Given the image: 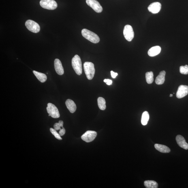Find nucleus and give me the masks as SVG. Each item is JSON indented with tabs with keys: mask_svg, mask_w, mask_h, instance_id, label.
<instances>
[{
	"mask_svg": "<svg viewBox=\"0 0 188 188\" xmlns=\"http://www.w3.org/2000/svg\"><path fill=\"white\" fill-rule=\"evenodd\" d=\"M82 34L83 36L92 43L95 44L99 42L100 38L98 36L89 30L86 29H82Z\"/></svg>",
	"mask_w": 188,
	"mask_h": 188,
	"instance_id": "1",
	"label": "nucleus"
},
{
	"mask_svg": "<svg viewBox=\"0 0 188 188\" xmlns=\"http://www.w3.org/2000/svg\"><path fill=\"white\" fill-rule=\"evenodd\" d=\"M84 69L88 79H93L95 73L94 64L91 62H86L84 64Z\"/></svg>",
	"mask_w": 188,
	"mask_h": 188,
	"instance_id": "2",
	"label": "nucleus"
},
{
	"mask_svg": "<svg viewBox=\"0 0 188 188\" xmlns=\"http://www.w3.org/2000/svg\"><path fill=\"white\" fill-rule=\"evenodd\" d=\"M72 66L73 69L76 74L78 75L82 74V63L79 56L76 55L72 59Z\"/></svg>",
	"mask_w": 188,
	"mask_h": 188,
	"instance_id": "3",
	"label": "nucleus"
},
{
	"mask_svg": "<svg viewBox=\"0 0 188 188\" xmlns=\"http://www.w3.org/2000/svg\"><path fill=\"white\" fill-rule=\"evenodd\" d=\"M40 4L43 8L54 10L57 8L58 5L54 0H41Z\"/></svg>",
	"mask_w": 188,
	"mask_h": 188,
	"instance_id": "4",
	"label": "nucleus"
},
{
	"mask_svg": "<svg viewBox=\"0 0 188 188\" xmlns=\"http://www.w3.org/2000/svg\"><path fill=\"white\" fill-rule=\"evenodd\" d=\"M46 110L47 112L49 114V116H51V117L55 118L60 117V115L58 109L55 105L52 103H48Z\"/></svg>",
	"mask_w": 188,
	"mask_h": 188,
	"instance_id": "5",
	"label": "nucleus"
},
{
	"mask_svg": "<svg viewBox=\"0 0 188 188\" xmlns=\"http://www.w3.org/2000/svg\"><path fill=\"white\" fill-rule=\"evenodd\" d=\"M25 26L27 29L32 32L37 33L40 31V27L38 24L33 20H27L26 22Z\"/></svg>",
	"mask_w": 188,
	"mask_h": 188,
	"instance_id": "6",
	"label": "nucleus"
},
{
	"mask_svg": "<svg viewBox=\"0 0 188 188\" xmlns=\"http://www.w3.org/2000/svg\"><path fill=\"white\" fill-rule=\"evenodd\" d=\"M123 35L125 39L129 42H131L132 40L134 37V33L131 26H125L123 30Z\"/></svg>",
	"mask_w": 188,
	"mask_h": 188,
	"instance_id": "7",
	"label": "nucleus"
},
{
	"mask_svg": "<svg viewBox=\"0 0 188 188\" xmlns=\"http://www.w3.org/2000/svg\"><path fill=\"white\" fill-rule=\"evenodd\" d=\"M86 3L95 12L100 13L102 12L103 7L96 0H86Z\"/></svg>",
	"mask_w": 188,
	"mask_h": 188,
	"instance_id": "8",
	"label": "nucleus"
},
{
	"mask_svg": "<svg viewBox=\"0 0 188 188\" xmlns=\"http://www.w3.org/2000/svg\"><path fill=\"white\" fill-rule=\"evenodd\" d=\"M97 136L96 132L93 131H88L81 137L82 140L87 142H92Z\"/></svg>",
	"mask_w": 188,
	"mask_h": 188,
	"instance_id": "9",
	"label": "nucleus"
},
{
	"mask_svg": "<svg viewBox=\"0 0 188 188\" xmlns=\"http://www.w3.org/2000/svg\"><path fill=\"white\" fill-rule=\"evenodd\" d=\"M188 94V86L180 85L178 87L176 93V97L178 99H181L185 97Z\"/></svg>",
	"mask_w": 188,
	"mask_h": 188,
	"instance_id": "10",
	"label": "nucleus"
},
{
	"mask_svg": "<svg viewBox=\"0 0 188 188\" xmlns=\"http://www.w3.org/2000/svg\"><path fill=\"white\" fill-rule=\"evenodd\" d=\"M161 9V4L158 2L151 4L148 7V11L153 14L158 13Z\"/></svg>",
	"mask_w": 188,
	"mask_h": 188,
	"instance_id": "11",
	"label": "nucleus"
},
{
	"mask_svg": "<svg viewBox=\"0 0 188 188\" xmlns=\"http://www.w3.org/2000/svg\"><path fill=\"white\" fill-rule=\"evenodd\" d=\"M176 140L177 142L180 147L185 150H188V144L186 142L184 137L180 135L176 136Z\"/></svg>",
	"mask_w": 188,
	"mask_h": 188,
	"instance_id": "12",
	"label": "nucleus"
},
{
	"mask_svg": "<svg viewBox=\"0 0 188 188\" xmlns=\"http://www.w3.org/2000/svg\"><path fill=\"white\" fill-rule=\"evenodd\" d=\"M54 66L56 72L58 75H62L63 74L64 71L60 60L58 59H56L54 60Z\"/></svg>",
	"mask_w": 188,
	"mask_h": 188,
	"instance_id": "13",
	"label": "nucleus"
},
{
	"mask_svg": "<svg viewBox=\"0 0 188 188\" xmlns=\"http://www.w3.org/2000/svg\"><path fill=\"white\" fill-rule=\"evenodd\" d=\"M65 103L68 109L71 113H73L76 111L77 108L74 101L71 99H68L66 101Z\"/></svg>",
	"mask_w": 188,
	"mask_h": 188,
	"instance_id": "14",
	"label": "nucleus"
},
{
	"mask_svg": "<svg viewBox=\"0 0 188 188\" xmlns=\"http://www.w3.org/2000/svg\"><path fill=\"white\" fill-rule=\"evenodd\" d=\"M161 50V47L159 46L152 47L148 50V55L151 57H153L159 54L160 53Z\"/></svg>",
	"mask_w": 188,
	"mask_h": 188,
	"instance_id": "15",
	"label": "nucleus"
},
{
	"mask_svg": "<svg viewBox=\"0 0 188 188\" xmlns=\"http://www.w3.org/2000/svg\"><path fill=\"white\" fill-rule=\"evenodd\" d=\"M166 72L164 71H162L160 72L159 74L156 78L155 82L157 85H161L164 83L165 77Z\"/></svg>",
	"mask_w": 188,
	"mask_h": 188,
	"instance_id": "16",
	"label": "nucleus"
},
{
	"mask_svg": "<svg viewBox=\"0 0 188 188\" xmlns=\"http://www.w3.org/2000/svg\"><path fill=\"white\" fill-rule=\"evenodd\" d=\"M155 149L162 153H169L170 152V150L168 147L159 144H155Z\"/></svg>",
	"mask_w": 188,
	"mask_h": 188,
	"instance_id": "17",
	"label": "nucleus"
},
{
	"mask_svg": "<svg viewBox=\"0 0 188 188\" xmlns=\"http://www.w3.org/2000/svg\"><path fill=\"white\" fill-rule=\"evenodd\" d=\"M33 72L39 81L42 83H44L46 80L47 76L46 74L35 70H33Z\"/></svg>",
	"mask_w": 188,
	"mask_h": 188,
	"instance_id": "18",
	"label": "nucleus"
},
{
	"mask_svg": "<svg viewBox=\"0 0 188 188\" xmlns=\"http://www.w3.org/2000/svg\"><path fill=\"white\" fill-rule=\"evenodd\" d=\"M144 185L146 188H157L158 187V184L154 180H146L144 182Z\"/></svg>",
	"mask_w": 188,
	"mask_h": 188,
	"instance_id": "19",
	"label": "nucleus"
},
{
	"mask_svg": "<svg viewBox=\"0 0 188 188\" xmlns=\"http://www.w3.org/2000/svg\"><path fill=\"white\" fill-rule=\"evenodd\" d=\"M149 118V114L147 112L145 111L143 113L142 119H141V123L142 125H147Z\"/></svg>",
	"mask_w": 188,
	"mask_h": 188,
	"instance_id": "20",
	"label": "nucleus"
},
{
	"mask_svg": "<svg viewBox=\"0 0 188 188\" xmlns=\"http://www.w3.org/2000/svg\"><path fill=\"white\" fill-rule=\"evenodd\" d=\"M98 104L99 108L101 110H105L106 108V101L102 97H99L98 99Z\"/></svg>",
	"mask_w": 188,
	"mask_h": 188,
	"instance_id": "21",
	"label": "nucleus"
},
{
	"mask_svg": "<svg viewBox=\"0 0 188 188\" xmlns=\"http://www.w3.org/2000/svg\"><path fill=\"white\" fill-rule=\"evenodd\" d=\"M146 82L148 84H152L154 80L153 73L152 71L147 72L145 75Z\"/></svg>",
	"mask_w": 188,
	"mask_h": 188,
	"instance_id": "22",
	"label": "nucleus"
},
{
	"mask_svg": "<svg viewBox=\"0 0 188 188\" xmlns=\"http://www.w3.org/2000/svg\"><path fill=\"white\" fill-rule=\"evenodd\" d=\"M63 121H59V123H56L54 125V129L56 131L61 130L63 127Z\"/></svg>",
	"mask_w": 188,
	"mask_h": 188,
	"instance_id": "23",
	"label": "nucleus"
},
{
	"mask_svg": "<svg viewBox=\"0 0 188 188\" xmlns=\"http://www.w3.org/2000/svg\"><path fill=\"white\" fill-rule=\"evenodd\" d=\"M180 72L182 74H188V66H181L180 67Z\"/></svg>",
	"mask_w": 188,
	"mask_h": 188,
	"instance_id": "24",
	"label": "nucleus"
},
{
	"mask_svg": "<svg viewBox=\"0 0 188 188\" xmlns=\"http://www.w3.org/2000/svg\"><path fill=\"white\" fill-rule=\"evenodd\" d=\"M50 131L54 135L56 138L59 140H62L61 135H59V133L57 132V131H56V130L51 128L50 129Z\"/></svg>",
	"mask_w": 188,
	"mask_h": 188,
	"instance_id": "25",
	"label": "nucleus"
},
{
	"mask_svg": "<svg viewBox=\"0 0 188 188\" xmlns=\"http://www.w3.org/2000/svg\"><path fill=\"white\" fill-rule=\"evenodd\" d=\"M65 133L66 130L63 127L61 130H60L59 132V134L61 136H63L65 134Z\"/></svg>",
	"mask_w": 188,
	"mask_h": 188,
	"instance_id": "26",
	"label": "nucleus"
},
{
	"mask_svg": "<svg viewBox=\"0 0 188 188\" xmlns=\"http://www.w3.org/2000/svg\"><path fill=\"white\" fill-rule=\"evenodd\" d=\"M103 81L108 85H112L113 83L112 80L110 79H105L104 80H103Z\"/></svg>",
	"mask_w": 188,
	"mask_h": 188,
	"instance_id": "27",
	"label": "nucleus"
},
{
	"mask_svg": "<svg viewBox=\"0 0 188 188\" xmlns=\"http://www.w3.org/2000/svg\"><path fill=\"white\" fill-rule=\"evenodd\" d=\"M111 75V76L112 78H116V77L118 75V74L117 73H115L113 71H110Z\"/></svg>",
	"mask_w": 188,
	"mask_h": 188,
	"instance_id": "28",
	"label": "nucleus"
},
{
	"mask_svg": "<svg viewBox=\"0 0 188 188\" xmlns=\"http://www.w3.org/2000/svg\"><path fill=\"white\" fill-rule=\"evenodd\" d=\"M170 97H172L173 96V95L172 94H170Z\"/></svg>",
	"mask_w": 188,
	"mask_h": 188,
	"instance_id": "29",
	"label": "nucleus"
}]
</instances>
